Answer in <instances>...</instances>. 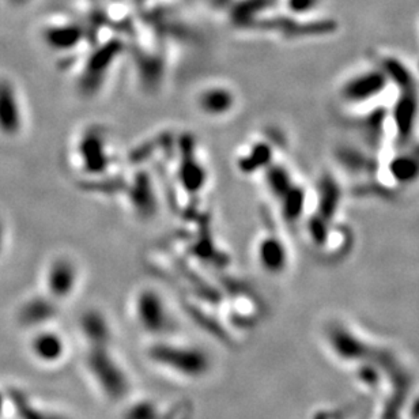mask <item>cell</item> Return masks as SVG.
I'll return each instance as SVG.
<instances>
[{"label":"cell","mask_w":419,"mask_h":419,"mask_svg":"<svg viewBox=\"0 0 419 419\" xmlns=\"http://www.w3.org/2000/svg\"><path fill=\"white\" fill-rule=\"evenodd\" d=\"M283 201V211L293 221V218H297L304 209V202H305V194L299 189L295 188V185H292L281 198Z\"/></svg>","instance_id":"obj_14"},{"label":"cell","mask_w":419,"mask_h":419,"mask_svg":"<svg viewBox=\"0 0 419 419\" xmlns=\"http://www.w3.org/2000/svg\"><path fill=\"white\" fill-rule=\"evenodd\" d=\"M388 77L384 70L373 68L350 77L340 87V97L348 104H364L380 95L387 84Z\"/></svg>","instance_id":"obj_4"},{"label":"cell","mask_w":419,"mask_h":419,"mask_svg":"<svg viewBox=\"0 0 419 419\" xmlns=\"http://www.w3.org/2000/svg\"><path fill=\"white\" fill-rule=\"evenodd\" d=\"M82 331H84L86 339L91 342L90 346H104L108 344L111 337V330L109 324L98 312H87L82 317Z\"/></svg>","instance_id":"obj_11"},{"label":"cell","mask_w":419,"mask_h":419,"mask_svg":"<svg viewBox=\"0 0 419 419\" xmlns=\"http://www.w3.org/2000/svg\"><path fill=\"white\" fill-rule=\"evenodd\" d=\"M33 353L45 364H57L67 354V343L60 334L44 331L33 340Z\"/></svg>","instance_id":"obj_8"},{"label":"cell","mask_w":419,"mask_h":419,"mask_svg":"<svg viewBox=\"0 0 419 419\" xmlns=\"http://www.w3.org/2000/svg\"><path fill=\"white\" fill-rule=\"evenodd\" d=\"M21 127V112L15 91L7 82H0V129L15 133Z\"/></svg>","instance_id":"obj_9"},{"label":"cell","mask_w":419,"mask_h":419,"mask_svg":"<svg viewBox=\"0 0 419 419\" xmlns=\"http://www.w3.org/2000/svg\"><path fill=\"white\" fill-rule=\"evenodd\" d=\"M133 316L138 326L150 335H167L171 330V315L167 301L156 290L143 289L136 294Z\"/></svg>","instance_id":"obj_3"},{"label":"cell","mask_w":419,"mask_h":419,"mask_svg":"<svg viewBox=\"0 0 419 419\" xmlns=\"http://www.w3.org/2000/svg\"><path fill=\"white\" fill-rule=\"evenodd\" d=\"M80 271L70 259H57L52 263L46 275L48 293L55 299H68L77 292Z\"/></svg>","instance_id":"obj_5"},{"label":"cell","mask_w":419,"mask_h":419,"mask_svg":"<svg viewBox=\"0 0 419 419\" xmlns=\"http://www.w3.org/2000/svg\"><path fill=\"white\" fill-rule=\"evenodd\" d=\"M391 176L399 183H411L419 177V156L399 154L389 162Z\"/></svg>","instance_id":"obj_12"},{"label":"cell","mask_w":419,"mask_h":419,"mask_svg":"<svg viewBox=\"0 0 419 419\" xmlns=\"http://www.w3.org/2000/svg\"><path fill=\"white\" fill-rule=\"evenodd\" d=\"M86 368L106 398L118 400L126 396L129 389L126 371L112 355L108 344L90 346L86 355Z\"/></svg>","instance_id":"obj_2"},{"label":"cell","mask_w":419,"mask_h":419,"mask_svg":"<svg viewBox=\"0 0 419 419\" xmlns=\"http://www.w3.org/2000/svg\"><path fill=\"white\" fill-rule=\"evenodd\" d=\"M340 202V189L333 178H327L322 184V198H320V210L323 212V219L330 221V216L335 214Z\"/></svg>","instance_id":"obj_13"},{"label":"cell","mask_w":419,"mask_h":419,"mask_svg":"<svg viewBox=\"0 0 419 419\" xmlns=\"http://www.w3.org/2000/svg\"><path fill=\"white\" fill-rule=\"evenodd\" d=\"M212 3H214L215 6H226V4L232 3V0H212Z\"/></svg>","instance_id":"obj_16"},{"label":"cell","mask_w":419,"mask_h":419,"mask_svg":"<svg viewBox=\"0 0 419 419\" xmlns=\"http://www.w3.org/2000/svg\"><path fill=\"white\" fill-rule=\"evenodd\" d=\"M256 260L263 271L270 275H278L288 267V250L281 239L267 236L263 237L256 247Z\"/></svg>","instance_id":"obj_6"},{"label":"cell","mask_w":419,"mask_h":419,"mask_svg":"<svg viewBox=\"0 0 419 419\" xmlns=\"http://www.w3.org/2000/svg\"><path fill=\"white\" fill-rule=\"evenodd\" d=\"M400 90H402V95L395 105L393 122L399 138L402 140H406L411 136L413 128L417 123L418 97L416 87H407Z\"/></svg>","instance_id":"obj_7"},{"label":"cell","mask_w":419,"mask_h":419,"mask_svg":"<svg viewBox=\"0 0 419 419\" xmlns=\"http://www.w3.org/2000/svg\"><path fill=\"white\" fill-rule=\"evenodd\" d=\"M153 364L178 378L199 380L211 369V358L203 348L189 344L158 342L150 347Z\"/></svg>","instance_id":"obj_1"},{"label":"cell","mask_w":419,"mask_h":419,"mask_svg":"<svg viewBox=\"0 0 419 419\" xmlns=\"http://www.w3.org/2000/svg\"><path fill=\"white\" fill-rule=\"evenodd\" d=\"M319 0H288L286 7L293 14H305L316 7Z\"/></svg>","instance_id":"obj_15"},{"label":"cell","mask_w":419,"mask_h":419,"mask_svg":"<svg viewBox=\"0 0 419 419\" xmlns=\"http://www.w3.org/2000/svg\"><path fill=\"white\" fill-rule=\"evenodd\" d=\"M234 102V97L225 87H210L205 93H202L199 100V106L207 115L221 116L229 109H232Z\"/></svg>","instance_id":"obj_10"}]
</instances>
